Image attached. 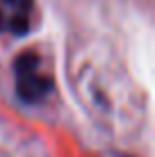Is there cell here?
Wrapping results in <instances>:
<instances>
[{"mask_svg": "<svg viewBox=\"0 0 155 157\" xmlns=\"http://www.w3.org/2000/svg\"><path fill=\"white\" fill-rule=\"evenodd\" d=\"M14 84L16 94L28 105H39L52 91V78L44 71L41 57L34 50H25L14 62Z\"/></svg>", "mask_w": 155, "mask_h": 157, "instance_id": "obj_1", "label": "cell"}, {"mask_svg": "<svg viewBox=\"0 0 155 157\" xmlns=\"http://www.w3.org/2000/svg\"><path fill=\"white\" fill-rule=\"evenodd\" d=\"M32 0H0V32L23 36L30 30Z\"/></svg>", "mask_w": 155, "mask_h": 157, "instance_id": "obj_2", "label": "cell"}, {"mask_svg": "<svg viewBox=\"0 0 155 157\" xmlns=\"http://www.w3.org/2000/svg\"><path fill=\"white\" fill-rule=\"evenodd\" d=\"M116 157H130V155H116Z\"/></svg>", "mask_w": 155, "mask_h": 157, "instance_id": "obj_3", "label": "cell"}]
</instances>
